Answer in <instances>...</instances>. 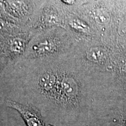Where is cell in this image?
<instances>
[{
  "label": "cell",
  "instance_id": "obj_1",
  "mask_svg": "<svg viewBox=\"0 0 126 126\" xmlns=\"http://www.w3.org/2000/svg\"><path fill=\"white\" fill-rule=\"evenodd\" d=\"M94 65L75 50L60 56L19 59L3 70L22 81L27 94L36 100L67 110L85 103Z\"/></svg>",
  "mask_w": 126,
  "mask_h": 126
},
{
  "label": "cell",
  "instance_id": "obj_3",
  "mask_svg": "<svg viewBox=\"0 0 126 126\" xmlns=\"http://www.w3.org/2000/svg\"><path fill=\"white\" fill-rule=\"evenodd\" d=\"M36 32L33 30L1 33V71L22 57Z\"/></svg>",
  "mask_w": 126,
  "mask_h": 126
},
{
  "label": "cell",
  "instance_id": "obj_2",
  "mask_svg": "<svg viewBox=\"0 0 126 126\" xmlns=\"http://www.w3.org/2000/svg\"><path fill=\"white\" fill-rule=\"evenodd\" d=\"M74 34L62 26L36 32L20 59L33 60L60 56L73 51L79 43Z\"/></svg>",
  "mask_w": 126,
  "mask_h": 126
},
{
  "label": "cell",
  "instance_id": "obj_5",
  "mask_svg": "<svg viewBox=\"0 0 126 126\" xmlns=\"http://www.w3.org/2000/svg\"><path fill=\"white\" fill-rule=\"evenodd\" d=\"M61 2L68 5H72L75 4V0H61Z\"/></svg>",
  "mask_w": 126,
  "mask_h": 126
},
{
  "label": "cell",
  "instance_id": "obj_6",
  "mask_svg": "<svg viewBox=\"0 0 126 126\" xmlns=\"http://www.w3.org/2000/svg\"><path fill=\"white\" fill-rule=\"evenodd\" d=\"M122 120V123H123L124 126H126V114L123 115Z\"/></svg>",
  "mask_w": 126,
  "mask_h": 126
},
{
  "label": "cell",
  "instance_id": "obj_4",
  "mask_svg": "<svg viewBox=\"0 0 126 126\" xmlns=\"http://www.w3.org/2000/svg\"><path fill=\"white\" fill-rule=\"evenodd\" d=\"M4 103L9 108L16 110L27 126H46L40 111L32 104L20 103L7 98L4 99Z\"/></svg>",
  "mask_w": 126,
  "mask_h": 126
}]
</instances>
